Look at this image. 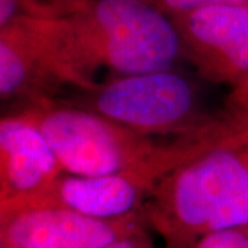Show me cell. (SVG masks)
Returning a JSON list of instances; mask_svg holds the SVG:
<instances>
[{
	"instance_id": "8992f818",
	"label": "cell",
	"mask_w": 248,
	"mask_h": 248,
	"mask_svg": "<svg viewBox=\"0 0 248 248\" xmlns=\"http://www.w3.org/2000/svg\"><path fill=\"white\" fill-rule=\"evenodd\" d=\"M62 87L83 81L73 58L65 17H22L0 27V97L27 105L53 99Z\"/></svg>"
},
{
	"instance_id": "ba28073f",
	"label": "cell",
	"mask_w": 248,
	"mask_h": 248,
	"mask_svg": "<svg viewBox=\"0 0 248 248\" xmlns=\"http://www.w3.org/2000/svg\"><path fill=\"white\" fill-rule=\"evenodd\" d=\"M148 228L141 213L104 219L65 208H32L0 217V246L102 248Z\"/></svg>"
},
{
	"instance_id": "5b68a950",
	"label": "cell",
	"mask_w": 248,
	"mask_h": 248,
	"mask_svg": "<svg viewBox=\"0 0 248 248\" xmlns=\"http://www.w3.org/2000/svg\"><path fill=\"white\" fill-rule=\"evenodd\" d=\"M214 140V135L181 138L151 163L119 174L91 177L63 171L33 195L0 203V217L32 208H65L104 219L141 213L160 179Z\"/></svg>"
},
{
	"instance_id": "9c48e42d",
	"label": "cell",
	"mask_w": 248,
	"mask_h": 248,
	"mask_svg": "<svg viewBox=\"0 0 248 248\" xmlns=\"http://www.w3.org/2000/svg\"><path fill=\"white\" fill-rule=\"evenodd\" d=\"M63 172L37 124L18 112L0 122V203L33 195Z\"/></svg>"
},
{
	"instance_id": "8fae6325",
	"label": "cell",
	"mask_w": 248,
	"mask_h": 248,
	"mask_svg": "<svg viewBox=\"0 0 248 248\" xmlns=\"http://www.w3.org/2000/svg\"><path fill=\"white\" fill-rule=\"evenodd\" d=\"M189 248H248V225L205 234Z\"/></svg>"
},
{
	"instance_id": "5bb4252c",
	"label": "cell",
	"mask_w": 248,
	"mask_h": 248,
	"mask_svg": "<svg viewBox=\"0 0 248 248\" xmlns=\"http://www.w3.org/2000/svg\"><path fill=\"white\" fill-rule=\"evenodd\" d=\"M141 248H156V247H155V243H153V240H152V237L149 240H148V241H146V243H145V244H143V246H142Z\"/></svg>"
},
{
	"instance_id": "7c38bea8",
	"label": "cell",
	"mask_w": 248,
	"mask_h": 248,
	"mask_svg": "<svg viewBox=\"0 0 248 248\" xmlns=\"http://www.w3.org/2000/svg\"><path fill=\"white\" fill-rule=\"evenodd\" d=\"M225 115L234 124L248 130V75L233 86L226 99Z\"/></svg>"
},
{
	"instance_id": "3957f363",
	"label": "cell",
	"mask_w": 248,
	"mask_h": 248,
	"mask_svg": "<svg viewBox=\"0 0 248 248\" xmlns=\"http://www.w3.org/2000/svg\"><path fill=\"white\" fill-rule=\"evenodd\" d=\"M66 102L160 140L214 133L228 122L204 112L197 86L175 68L101 80Z\"/></svg>"
},
{
	"instance_id": "6da1fadb",
	"label": "cell",
	"mask_w": 248,
	"mask_h": 248,
	"mask_svg": "<svg viewBox=\"0 0 248 248\" xmlns=\"http://www.w3.org/2000/svg\"><path fill=\"white\" fill-rule=\"evenodd\" d=\"M141 215L167 248H189L205 234L248 225V130L231 122L160 179Z\"/></svg>"
},
{
	"instance_id": "4fadbf2b",
	"label": "cell",
	"mask_w": 248,
	"mask_h": 248,
	"mask_svg": "<svg viewBox=\"0 0 248 248\" xmlns=\"http://www.w3.org/2000/svg\"><path fill=\"white\" fill-rule=\"evenodd\" d=\"M169 16L185 14L189 11L213 6H248V0H153Z\"/></svg>"
},
{
	"instance_id": "9a60e30c",
	"label": "cell",
	"mask_w": 248,
	"mask_h": 248,
	"mask_svg": "<svg viewBox=\"0 0 248 248\" xmlns=\"http://www.w3.org/2000/svg\"><path fill=\"white\" fill-rule=\"evenodd\" d=\"M0 248H17V247H9V246H0Z\"/></svg>"
},
{
	"instance_id": "52a82bcc",
	"label": "cell",
	"mask_w": 248,
	"mask_h": 248,
	"mask_svg": "<svg viewBox=\"0 0 248 248\" xmlns=\"http://www.w3.org/2000/svg\"><path fill=\"white\" fill-rule=\"evenodd\" d=\"M184 60L202 79L237 84L248 75V6H213L172 16Z\"/></svg>"
},
{
	"instance_id": "30bf717a",
	"label": "cell",
	"mask_w": 248,
	"mask_h": 248,
	"mask_svg": "<svg viewBox=\"0 0 248 248\" xmlns=\"http://www.w3.org/2000/svg\"><path fill=\"white\" fill-rule=\"evenodd\" d=\"M72 0H0V27L22 17H63Z\"/></svg>"
},
{
	"instance_id": "7a4b0ae2",
	"label": "cell",
	"mask_w": 248,
	"mask_h": 248,
	"mask_svg": "<svg viewBox=\"0 0 248 248\" xmlns=\"http://www.w3.org/2000/svg\"><path fill=\"white\" fill-rule=\"evenodd\" d=\"M75 63L87 90L108 78L174 69L184 60L171 16L153 0H73L65 16Z\"/></svg>"
},
{
	"instance_id": "277c9868",
	"label": "cell",
	"mask_w": 248,
	"mask_h": 248,
	"mask_svg": "<svg viewBox=\"0 0 248 248\" xmlns=\"http://www.w3.org/2000/svg\"><path fill=\"white\" fill-rule=\"evenodd\" d=\"M43 133L65 172L110 175L142 167L167 152L178 140L137 133L105 116L62 99H43L25 107Z\"/></svg>"
}]
</instances>
